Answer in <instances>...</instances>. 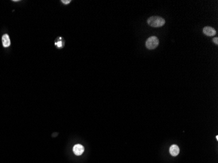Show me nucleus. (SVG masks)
I'll list each match as a JSON object with an SVG mask.
<instances>
[{"mask_svg": "<svg viewBox=\"0 0 218 163\" xmlns=\"http://www.w3.org/2000/svg\"><path fill=\"white\" fill-rule=\"evenodd\" d=\"M148 24L153 27H159L165 25V19L159 16H151L148 19Z\"/></svg>", "mask_w": 218, "mask_h": 163, "instance_id": "1", "label": "nucleus"}, {"mask_svg": "<svg viewBox=\"0 0 218 163\" xmlns=\"http://www.w3.org/2000/svg\"><path fill=\"white\" fill-rule=\"evenodd\" d=\"M159 39L157 37L152 36L149 37L146 42V46L149 50H153L157 48L159 45Z\"/></svg>", "mask_w": 218, "mask_h": 163, "instance_id": "2", "label": "nucleus"}, {"mask_svg": "<svg viewBox=\"0 0 218 163\" xmlns=\"http://www.w3.org/2000/svg\"><path fill=\"white\" fill-rule=\"evenodd\" d=\"M203 33L207 36H214L216 34V31L214 30V28H213L212 27L206 26L205 27H204L203 29Z\"/></svg>", "mask_w": 218, "mask_h": 163, "instance_id": "3", "label": "nucleus"}, {"mask_svg": "<svg viewBox=\"0 0 218 163\" xmlns=\"http://www.w3.org/2000/svg\"><path fill=\"white\" fill-rule=\"evenodd\" d=\"M73 152L76 155H81L84 151V148L81 144H76L73 147Z\"/></svg>", "mask_w": 218, "mask_h": 163, "instance_id": "4", "label": "nucleus"}, {"mask_svg": "<svg viewBox=\"0 0 218 163\" xmlns=\"http://www.w3.org/2000/svg\"><path fill=\"white\" fill-rule=\"evenodd\" d=\"M170 155L174 157L177 156L180 153V149L177 145H173L170 146L169 150Z\"/></svg>", "mask_w": 218, "mask_h": 163, "instance_id": "5", "label": "nucleus"}, {"mask_svg": "<svg viewBox=\"0 0 218 163\" xmlns=\"http://www.w3.org/2000/svg\"><path fill=\"white\" fill-rule=\"evenodd\" d=\"M2 43H3V46L5 48L9 47L11 45L10 38H9V37L7 34H5L2 37Z\"/></svg>", "mask_w": 218, "mask_h": 163, "instance_id": "6", "label": "nucleus"}, {"mask_svg": "<svg viewBox=\"0 0 218 163\" xmlns=\"http://www.w3.org/2000/svg\"><path fill=\"white\" fill-rule=\"evenodd\" d=\"M56 45L57 46H58V47H59V48L62 47V42H61V41L58 42H56Z\"/></svg>", "mask_w": 218, "mask_h": 163, "instance_id": "7", "label": "nucleus"}, {"mask_svg": "<svg viewBox=\"0 0 218 163\" xmlns=\"http://www.w3.org/2000/svg\"><path fill=\"white\" fill-rule=\"evenodd\" d=\"M213 42H214L215 44L218 45V38L217 37H215L213 39Z\"/></svg>", "mask_w": 218, "mask_h": 163, "instance_id": "8", "label": "nucleus"}, {"mask_svg": "<svg viewBox=\"0 0 218 163\" xmlns=\"http://www.w3.org/2000/svg\"><path fill=\"white\" fill-rule=\"evenodd\" d=\"M61 2H62L64 4H68V3H69L71 2V0H67H67H62V1H61Z\"/></svg>", "mask_w": 218, "mask_h": 163, "instance_id": "9", "label": "nucleus"}]
</instances>
